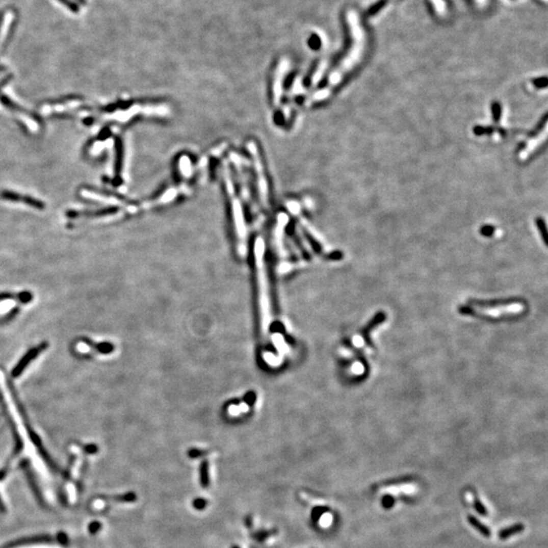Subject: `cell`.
Returning <instances> with one entry per match:
<instances>
[{
	"label": "cell",
	"mask_w": 548,
	"mask_h": 548,
	"mask_svg": "<svg viewBox=\"0 0 548 548\" xmlns=\"http://www.w3.org/2000/svg\"><path fill=\"white\" fill-rule=\"evenodd\" d=\"M222 178L224 181L226 195L230 203L231 219L233 223L234 233H236L237 241H238V247H239V250L242 252L245 249L246 238H247L246 221L244 218V212L242 208L241 201L236 194V189H234V185L232 183L231 177H230V172L225 162L222 164Z\"/></svg>",
	"instance_id": "obj_1"
},
{
	"label": "cell",
	"mask_w": 548,
	"mask_h": 548,
	"mask_svg": "<svg viewBox=\"0 0 548 548\" xmlns=\"http://www.w3.org/2000/svg\"><path fill=\"white\" fill-rule=\"evenodd\" d=\"M248 150L252 156L253 160V166L256 173V180H257V187H258V194L260 197V200L265 208H268L269 206V189H268V182L265 176L264 168L262 165V161L257 148V145L250 141L247 144Z\"/></svg>",
	"instance_id": "obj_2"
},
{
	"label": "cell",
	"mask_w": 548,
	"mask_h": 548,
	"mask_svg": "<svg viewBox=\"0 0 548 548\" xmlns=\"http://www.w3.org/2000/svg\"><path fill=\"white\" fill-rule=\"evenodd\" d=\"M284 74L282 73V70L281 68H276L275 72H274V79H273V82H272V99H273V104L275 107H278L280 105V101H281V96H282V84H283V80H284Z\"/></svg>",
	"instance_id": "obj_3"
},
{
	"label": "cell",
	"mask_w": 548,
	"mask_h": 548,
	"mask_svg": "<svg viewBox=\"0 0 548 548\" xmlns=\"http://www.w3.org/2000/svg\"><path fill=\"white\" fill-rule=\"evenodd\" d=\"M525 530V525H523L522 523H518V524H515L513 526H510L508 528H505L503 529L500 533H499V537L503 540L505 539H508L516 534H519L521 532H523Z\"/></svg>",
	"instance_id": "obj_4"
},
{
	"label": "cell",
	"mask_w": 548,
	"mask_h": 548,
	"mask_svg": "<svg viewBox=\"0 0 548 548\" xmlns=\"http://www.w3.org/2000/svg\"><path fill=\"white\" fill-rule=\"evenodd\" d=\"M384 319H385V315H384V313H382V312H381V313H379V314H378V315H377V316H376V317H375V318H374V319H373V320H372V321L370 322V324H369V325H368V326H367L366 328L362 330V332H361V333H362V336H363V338H364V340H366L367 344H369L370 346H373V343H372V341H371V340L369 339V334H370V331L372 330V328H373V327H375V326L379 325V324H380L381 322H383V321H384Z\"/></svg>",
	"instance_id": "obj_5"
},
{
	"label": "cell",
	"mask_w": 548,
	"mask_h": 548,
	"mask_svg": "<svg viewBox=\"0 0 548 548\" xmlns=\"http://www.w3.org/2000/svg\"><path fill=\"white\" fill-rule=\"evenodd\" d=\"M468 522L470 523V525L475 528L481 535H483L484 537H490L491 535V532L489 530V528L487 526H485L484 524H482L476 517L472 516V515H469L468 516Z\"/></svg>",
	"instance_id": "obj_6"
},
{
	"label": "cell",
	"mask_w": 548,
	"mask_h": 548,
	"mask_svg": "<svg viewBox=\"0 0 548 548\" xmlns=\"http://www.w3.org/2000/svg\"><path fill=\"white\" fill-rule=\"evenodd\" d=\"M473 505H474V508L476 510V512L482 516H487L488 512L485 508V506L481 503V501L478 499V498H474L473 500Z\"/></svg>",
	"instance_id": "obj_7"
},
{
	"label": "cell",
	"mask_w": 548,
	"mask_h": 548,
	"mask_svg": "<svg viewBox=\"0 0 548 548\" xmlns=\"http://www.w3.org/2000/svg\"><path fill=\"white\" fill-rule=\"evenodd\" d=\"M536 224L539 228V230L541 231V234H542V238H543V241L545 243V245H547V236H546V225H545V221L543 220V219L541 218H538L536 219Z\"/></svg>",
	"instance_id": "obj_8"
},
{
	"label": "cell",
	"mask_w": 548,
	"mask_h": 548,
	"mask_svg": "<svg viewBox=\"0 0 548 548\" xmlns=\"http://www.w3.org/2000/svg\"><path fill=\"white\" fill-rule=\"evenodd\" d=\"M492 115H493V120L495 123H499L500 120H501V115H502V107L499 103H493L492 105Z\"/></svg>",
	"instance_id": "obj_9"
},
{
	"label": "cell",
	"mask_w": 548,
	"mask_h": 548,
	"mask_svg": "<svg viewBox=\"0 0 548 548\" xmlns=\"http://www.w3.org/2000/svg\"><path fill=\"white\" fill-rule=\"evenodd\" d=\"M193 505H194L195 509H197V510H203V509L206 507L207 502H206L205 500H203V499H196V501H194V504H193Z\"/></svg>",
	"instance_id": "obj_10"
},
{
	"label": "cell",
	"mask_w": 548,
	"mask_h": 548,
	"mask_svg": "<svg viewBox=\"0 0 548 548\" xmlns=\"http://www.w3.org/2000/svg\"><path fill=\"white\" fill-rule=\"evenodd\" d=\"M493 230H494L493 226L485 225V226L481 227V234H483L485 237H490L493 233Z\"/></svg>",
	"instance_id": "obj_11"
},
{
	"label": "cell",
	"mask_w": 548,
	"mask_h": 548,
	"mask_svg": "<svg viewBox=\"0 0 548 548\" xmlns=\"http://www.w3.org/2000/svg\"><path fill=\"white\" fill-rule=\"evenodd\" d=\"M393 505H394V499H393L391 495H387V497L384 498V500H383V506H384L386 509H390Z\"/></svg>",
	"instance_id": "obj_12"
},
{
	"label": "cell",
	"mask_w": 548,
	"mask_h": 548,
	"mask_svg": "<svg viewBox=\"0 0 548 548\" xmlns=\"http://www.w3.org/2000/svg\"><path fill=\"white\" fill-rule=\"evenodd\" d=\"M320 39L318 38V36H312L311 40H310V45L312 48H319L320 47Z\"/></svg>",
	"instance_id": "obj_13"
}]
</instances>
